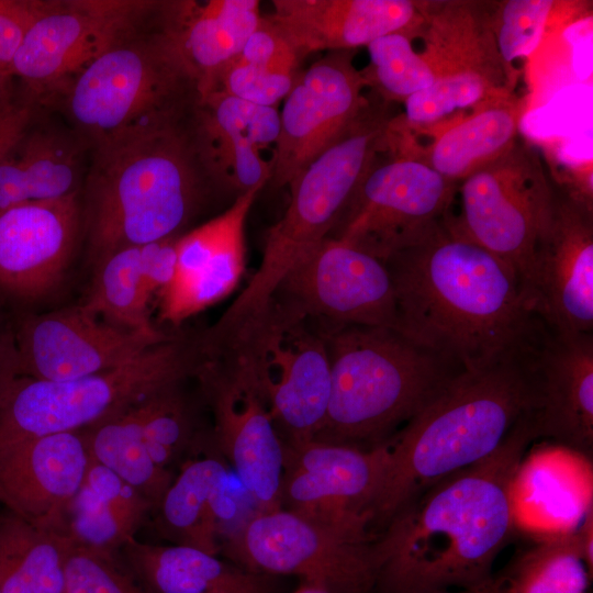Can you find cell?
I'll return each instance as SVG.
<instances>
[{
    "label": "cell",
    "mask_w": 593,
    "mask_h": 593,
    "mask_svg": "<svg viewBox=\"0 0 593 593\" xmlns=\"http://www.w3.org/2000/svg\"><path fill=\"white\" fill-rule=\"evenodd\" d=\"M160 1L52 0L10 67L22 91L48 105L85 68L155 15Z\"/></svg>",
    "instance_id": "12"
},
{
    "label": "cell",
    "mask_w": 593,
    "mask_h": 593,
    "mask_svg": "<svg viewBox=\"0 0 593 593\" xmlns=\"http://www.w3.org/2000/svg\"><path fill=\"white\" fill-rule=\"evenodd\" d=\"M152 20L85 68L49 104L91 147L188 121L200 102L198 81L165 25Z\"/></svg>",
    "instance_id": "7"
},
{
    "label": "cell",
    "mask_w": 593,
    "mask_h": 593,
    "mask_svg": "<svg viewBox=\"0 0 593 593\" xmlns=\"http://www.w3.org/2000/svg\"><path fill=\"white\" fill-rule=\"evenodd\" d=\"M271 302L325 335L349 326L396 325L394 286L385 261L331 236L292 266Z\"/></svg>",
    "instance_id": "14"
},
{
    "label": "cell",
    "mask_w": 593,
    "mask_h": 593,
    "mask_svg": "<svg viewBox=\"0 0 593 593\" xmlns=\"http://www.w3.org/2000/svg\"><path fill=\"white\" fill-rule=\"evenodd\" d=\"M457 189L425 163L387 153L358 184L328 236L385 261L451 212Z\"/></svg>",
    "instance_id": "13"
},
{
    "label": "cell",
    "mask_w": 593,
    "mask_h": 593,
    "mask_svg": "<svg viewBox=\"0 0 593 593\" xmlns=\"http://www.w3.org/2000/svg\"><path fill=\"white\" fill-rule=\"evenodd\" d=\"M91 146L38 114L0 161V212L81 192Z\"/></svg>",
    "instance_id": "26"
},
{
    "label": "cell",
    "mask_w": 593,
    "mask_h": 593,
    "mask_svg": "<svg viewBox=\"0 0 593 593\" xmlns=\"http://www.w3.org/2000/svg\"><path fill=\"white\" fill-rule=\"evenodd\" d=\"M593 564L579 532L547 536L495 578L499 593H586Z\"/></svg>",
    "instance_id": "32"
},
{
    "label": "cell",
    "mask_w": 593,
    "mask_h": 593,
    "mask_svg": "<svg viewBox=\"0 0 593 593\" xmlns=\"http://www.w3.org/2000/svg\"><path fill=\"white\" fill-rule=\"evenodd\" d=\"M65 573L66 593H149L119 566L115 555L91 550L71 540Z\"/></svg>",
    "instance_id": "38"
},
{
    "label": "cell",
    "mask_w": 593,
    "mask_h": 593,
    "mask_svg": "<svg viewBox=\"0 0 593 593\" xmlns=\"http://www.w3.org/2000/svg\"><path fill=\"white\" fill-rule=\"evenodd\" d=\"M450 213L385 264L394 286L395 329L455 368L472 371L528 347L544 323L515 270L463 235Z\"/></svg>",
    "instance_id": "1"
},
{
    "label": "cell",
    "mask_w": 593,
    "mask_h": 593,
    "mask_svg": "<svg viewBox=\"0 0 593 593\" xmlns=\"http://www.w3.org/2000/svg\"><path fill=\"white\" fill-rule=\"evenodd\" d=\"M331 393L313 439L365 449L389 441L461 370L381 326L326 334Z\"/></svg>",
    "instance_id": "6"
},
{
    "label": "cell",
    "mask_w": 593,
    "mask_h": 593,
    "mask_svg": "<svg viewBox=\"0 0 593 593\" xmlns=\"http://www.w3.org/2000/svg\"><path fill=\"white\" fill-rule=\"evenodd\" d=\"M192 118L91 147L81 190L91 267L120 248L182 235L223 194L200 158Z\"/></svg>",
    "instance_id": "3"
},
{
    "label": "cell",
    "mask_w": 593,
    "mask_h": 593,
    "mask_svg": "<svg viewBox=\"0 0 593 593\" xmlns=\"http://www.w3.org/2000/svg\"><path fill=\"white\" fill-rule=\"evenodd\" d=\"M231 553L246 571L296 575L329 593H370L378 584L368 527L321 523L282 507L257 512Z\"/></svg>",
    "instance_id": "11"
},
{
    "label": "cell",
    "mask_w": 593,
    "mask_h": 593,
    "mask_svg": "<svg viewBox=\"0 0 593 593\" xmlns=\"http://www.w3.org/2000/svg\"><path fill=\"white\" fill-rule=\"evenodd\" d=\"M292 593H329V592L320 585L302 581L300 586L296 590H294Z\"/></svg>",
    "instance_id": "47"
},
{
    "label": "cell",
    "mask_w": 593,
    "mask_h": 593,
    "mask_svg": "<svg viewBox=\"0 0 593 593\" xmlns=\"http://www.w3.org/2000/svg\"><path fill=\"white\" fill-rule=\"evenodd\" d=\"M52 0H0V75L10 78V67L33 24Z\"/></svg>",
    "instance_id": "41"
},
{
    "label": "cell",
    "mask_w": 593,
    "mask_h": 593,
    "mask_svg": "<svg viewBox=\"0 0 593 593\" xmlns=\"http://www.w3.org/2000/svg\"><path fill=\"white\" fill-rule=\"evenodd\" d=\"M227 481L222 460L204 457L183 465L164 494L158 528L178 545L216 555L219 504Z\"/></svg>",
    "instance_id": "29"
},
{
    "label": "cell",
    "mask_w": 593,
    "mask_h": 593,
    "mask_svg": "<svg viewBox=\"0 0 593 593\" xmlns=\"http://www.w3.org/2000/svg\"><path fill=\"white\" fill-rule=\"evenodd\" d=\"M259 575L238 569L230 579L209 593H261Z\"/></svg>",
    "instance_id": "44"
},
{
    "label": "cell",
    "mask_w": 593,
    "mask_h": 593,
    "mask_svg": "<svg viewBox=\"0 0 593 593\" xmlns=\"http://www.w3.org/2000/svg\"><path fill=\"white\" fill-rule=\"evenodd\" d=\"M556 5L553 0L492 1V34L512 92L518 77L516 61L537 48Z\"/></svg>",
    "instance_id": "37"
},
{
    "label": "cell",
    "mask_w": 593,
    "mask_h": 593,
    "mask_svg": "<svg viewBox=\"0 0 593 593\" xmlns=\"http://www.w3.org/2000/svg\"><path fill=\"white\" fill-rule=\"evenodd\" d=\"M93 276L83 303L108 324L153 336L165 334L149 317L150 299L141 280V246L114 250L93 267Z\"/></svg>",
    "instance_id": "34"
},
{
    "label": "cell",
    "mask_w": 593,
    "mask_h": 593,
    "mask_svg": "<svg viewBox=\"0 0 593 593\" xmlns=\"http://www.w3.org/2000/svg\"><path fill=\"white\" fill-rule=\"evenodd\" d=\"M182 384L161 388L131 405L150 458L165 469L189 447L194 435V413Z\"/></svg>",
    "instance_id": "35"
},
{
    "label": "cell",
    "mask_w": 593,
    "mask_h": 593,
    "mask_svg": "<svg viewBox=\"0 0 593 593\" xmlns=\"http://www.w3.org/2000/svg\"><path fill=\"white\" fill-rule=\"evenodd\" d=\"M450 213L468 238L506 261L525 289L534 253L553 213L555 186L537 150L517 139L459 184Z\"/></svg>",
    "instance_id": "10"
},
{
    "label": "cell",
    "mask_w": 593,
    "mask_h": 593,
    "mask_svg": "<svg viewBox=\"0 0 593 593\" xmlns=\"http://www.w3.org/2000/svg\"><path fill=\"white\" fill-rule=\"evenodd\" d=\"M262 189L238 195L221 214L178 237L174 278L157 294L163 321L178 324L233 292L245 271V222Z\"/></svg>",
    "instance_id": "21"
},
{
    "label": "cell",
    "mask_w": 593,
    "mask_h": 593,
    "mask_svg": "<svg viewBox=\"0 0 593 593\" xmlns=\"http://www.w3.org/2000/svg\"><path fill=\"white\" fill-rule=\"evenodd\" d=\"M300 74L272 71L234 59L221 74L214 92L258 105L277 107L289 94Z\"/></svg>",
    "instance_id": "39"
},
{
    "label": "cell",
    "mask_w": 593,
    "mask_h": 593,
    "mask_svg": "<svg viewBox=\"0 0 593 593\" xmlns=\"http://www.w3.org/2000/svg\"><path fill=\"white\" fill-rule=\"evenodd\" d=\"M389 459V441L370 449L317 439L283 443L281 507L321 523L370 527L367 512Z\"/></svg>",
    "instance_id": "16"
},
{
    "label": "cell",
    "mask_w": 593,
    "mask_h": 593,
    "mask_svg": "<svg viewBox=\"0 0 593 593\" xmlns=\"http://www.w3.org/2000/svg\"><path fill=\"white\" fill-rule=\"evenodd\" d=\"M171 335L118 328L85 303L75 304L23 320L13 339L12 371L38 380L82 378L116 368Z\"/></svg>",
    "instance_id": "18"
},
{
    "label": "cell",
    "mask_w": 593,
    "mask_h": 593,
    "mask_svg": "<svg viewBox=\"0 0 593 593\" xmlns=\"http://www.w3.org/2000/svg\"><path fill=\"white\" fill-rule=\"evenodd\" d=\"M392 105L369 91L348 130L289 183L290 201L269 230L260 266L244 290L206 331L219 348L238 343L264 316L292 266L327 237L353 193L389 152Z\"/></svg>",
    "instance_id": "5"
},
{
    "label": "cell",
    "mask_w": 593,
    "mask_h": 593,
    "mask_svg": "<svg viewBox=\"0 0 593 593\" xmlns=\"http://www.w3.org/2000/svg\"><path fill=\"white\" fill-rule=\"evenodd\" d=\"M64 534L0 511V593H66Z\"/></svg>",
    "instance_id": "30"
},
{
    "label": "cell",
    "mask_w": 593,
    "mask_h": 593,
    "mask_svg": "<svg viewBox=\"0 0 593 593\" xmlns=\"http://www.w3.org/2000/svg\"><path fill=\"white\" fill-rule=\"evenodd\" d=\"M266 14L304 59L325 51H350L393 33L415 38L424 1L273 0Z\"/></svg>",
    "instance_id": "25"
},
{
    "label": "cell",
    "mask_w": 593,
    "mask_h": 593,
    "mask_svg": "<svg viewBox=\"0 0 593 593\" xmlns=\"http://www.w3.org/2000/svg\"><path fill=\"white\" fill-rule=\"evenodd\" d=\"M11 79L0 87V161L21 138L40 109L23 91H13Z\"/></svg>",
    "instance_id": "42"
},
{
    "label": "cell",
    "mask_w": 593,
    "mask_h": 593,
    "mask_svg": "<svg viewBox=\"0 0 593 593\" xmlns=\"http://www.w3.org/2000/svg\"><path fill=\"white\" fill-rule=\"evenodd\" d=\"M550 224L534 253L525 291L550 329L593 333V204L555 187Z\"/></svg>",
    "instance_id": "19"
},
{
    "label": "cell",
    "mask_w": 593,
    "mask_h": 593,
    "mask_svg": "<svg viewBox=\"0 0 593 593\" xmlns=\"http://www.w3.org/2000/svg\"><path fill=\"white\" fill-rule=\"evenodd\" d=\"M369 64L360 69L367 88L382 101L404 103L411 96L427 89L435 80L432 67L413 37L393 33L367 45Z\"/></svg>",
    "instance_id": "36"
},
{
    "label": "cell",
    "mask_w": 593,
    "mask_h": 593,
    "mask_svg": "<svg viewBox=\"0 0 593 593\" xmlns=\"http://www.w3.org/2000/svg\"><path fill=\"white\" fill-rule=\"evenodd\" d=\"M522 113L514 93L494 98L433 133L422 149L396 154L416 158L459 184L518 139Z\"/></svg>",
    "instance_id": "28"
},
{
    "label": "cell",
    "mask_w": 593,
    "mask_h": 593,
    "mask_svg": "<svg viewBox=\"0 0 593 593\" xmlns=\"http://www.w3.org/2000/svg\"><path fill=\"white\" fill-rule=\"evenodd\" d=\"M89 455L80 432L31 439L0 452V504L30 524L64 534Z\"/></svg>",
    "instance_id": "23"
},
{
    "label": "cell",
    "mask_w": 593,
    "mask_h": 593,
    "mask_svg": "<svg viewBox=\"0 0 593 593\" xmlns=\"http://www.w3.org/2000/svg\"><path fill=\"white\" fill-rule=\"evenodd\" d=\"M81 433L90 459L113 471L157 508L175 477L150 458L131 406Z\"/></svg>",
    "instance_id": "33"
},
{
    "label": "cell",
    "mask_w": 593,
    "mask_h": 593,
    "mask_svg": "<svg viewBox=\"0 0 593 593\" xmlns=\"http://www.w3.org/2000/svg\"><path fill=\"white\" fill-rule=\"evenodd\" d=\"M200 158L224 195H238L266 186L271 163L261 149L276 145L280 132L277 107L254 104L224 92L200 100L192 118Z\"/></svg>",
    "instance_id": "24"
},
{
    "label": "cell",
    "mask_w": 593,
    "mask_h": 593,
    "mask_svg": "<svg viewBox=\"0 0 593 593\" xmlns=\"http://www.w3.org/2000/svg\"><path fill=\"white\" fill-rule=\"evenodd\" d=\"M535 342L456 374L389 440V466L367 512L370 526L388 524L436 482L492 455L533 412Z\"/></svg>",
    "instance_id": "4"
},
{
    "label": "cell",
    "mask_w": 593,
    "mask_h": 593,
    "mask_svg": "<svg viewBox=\"0 0 593 593\" xmlns=\"http://www.w3.org/2000/svg\"><path fill=\"white\" fill-rule=\"evenodd\" d=\"M13 339L0 332V377L13 365Z\"/></svg>",
    "instance_id": "45"
},
{
    "label": "cell",
    "mask_w": 593,
    "mask_h": 593,
    "mask_svg": "<svg viewBox=\"0 0 593 593\" xmlns=\"http://www.w3.org/2000/svg\"><path fill=\"white\" fill-rule=\"evenodd\" d=\"M161 15L198 81L200 100L214 92L224 69L258 26V0L163 1Z\"/></svg>",
    "instance_id": "27"
},
{
    "label": "cell",
    "mask_w": 593,
    "mask_h": 593,
    "mask_svg": "<svg viewBox=\"0 0 593 593\" xmlns=\"http://www.w3.org/2000/svg\"><path fill=\"white\" fill-rule=\"evenodd\" d=\"M195 379L212 411L217 445L255 500L257 512L280 508L283 441L266 402L227 359L205 357Z\"/></svg>",
    "instance_id": "17"
},
{
    "label": "cell",
    "mask_w": 593,
    "mask_h": 593,
    "mask_svg": "<svg viewBox=\"0 0 593 593\" xmlns=\"http://www.w3.org/2000/svg\"><path fill=\"white\" fill-rule=\"evenodd\" d=\"M537 439L532 414L489 457L407 502L376 541L378 583L390 593L479 586L511 537L514 483Z\"/></svg>",
    "instance_id": "2"
},
{
    "label": "cell",
    "mask_w": 593,
    "mask_h": 593,
    "mask_svg": "<svg viewBox=\"0 0 593 593\" xmlns=\"http://www.w3.org/2000/svg\"><path fill=\"white\" fill-rule=\"evenodd\" d=\"M121 549L132 577L149 593H209L238 570L186 545H149L134 537Z\"/></svg>",
    "instance_id": "31"
},
{
    "label": "cell",
    "mask_w": 593,
    "mask_h": 593,
    "mask_svg": "<svg viewBox=\"0 0 593 593\" xmlns=\"http://www.w3.org/2000/svg\"><path fill=\"white\" fill-rule=\"evenodd\" d=\"M537 438L579 454L593 448V333H564L544 324L533 348Z\"/></svg>",
    "instance_id": "22"
},
{
    "label": "cell",
    "mask_w": 593,
    "mask_h": 593,
    "mask_svg": "<svg viewBox=\"0 0 593 593\" xmlns=\"http://www.w3.org/2000/svg\"><path fill=\"white\" fill-rule=\"evenodd\" d=\"M179 236L139 245L141 280L146 295L152 300L174 278L177 265Z\"/></svg>",
    "instance_id": "43"
},
{
    "label": "cell",
    "mask_w": 593,
    "mask_h": 593,
    "mask_svg": "<svg viewBox=\"0 0 593 593\" xmlns=\"http://www.w3.org/2000/svg\"><path fill=\"white\" fill-rule=\"evenodd\" d=\"M356 49L327 52L302 70L280 110L271 176L275 189L289 186L334 144L368 101L366 81L354 65Z\"/></svg>",
    "instance_id": "15"
},
{
    "label": "cell",
    "mask_w": 593,
    "mask_h": 593,
    "mask_svg": "<svg viewBox=\"0 0 593 593\" xmlns=\"http://www.w3.org/2000/svg\"><path fill=\"white\" fill-rule=\"evenodd\" d=\"M242 63L272 71L298 75L304 60L280 30L261 15L237 58Z\"/></svg>",
    "instance_id": "40"
},
{
    "label": "cell",
    "mask_w": 593,
    "mask_h": 593,
    "mask_svg": "<svg viewBox=\"0 0 593 593\" xmlns=\"http://www.w3.org/2000/svg\"><path fill=\"white\" fill-rule=\"evenodd\" d=\"M8 79L10 78H4L0 75V87L3 85V82H5Z\"/></svg>",
    "instance_id": "48"
},
{
    "label": "cell",
    "mask_w": 593,
    "mask_h": 593,
    "mask_svg": "<svg viewBox=\"0 0 593 593\" xmlns=\"http://www.w3.org/2000/svg\"><path fill=\"white\" fill-rule=\"evenodd\" d=\"M205 360L198 336L171 335L132 360L70 380L0 377V452L24 441L80 432L146 395L195 378Z\"/></svg>",
    "instance_id": "8"
},
{
    "label": "cell",
    "mask_w": 593,
    "mask_h": 593,
    "mask_svg": "<svg viewBox=\"0 0 593 593\" xmlns=\"http://www.w3.org/2000/svg\"><path fill=\"white\" fill-rule=\"evenodd\" d=\"M82 233L81 192L0 212V292L46 296L64 279Z\"/></svg>",
    "instance_id": "20"
},
{
    "label": "cell",
    "mask_w": 593,
    "mask_h": 593,
    "mask_svg": "<svg viewBox=\"0 0 593 593\" xmlns=\"http://www.w3.org/2000/svg\"><path fill=\"white\" fill-rule=\"evenodd\" d=\"M419 593H499L497 582L495 578L490 579L485 583L471 588V589H460V590H438V591H428Z\"/></svg>",
    "instance_id": "46"
},
{
    "label": "cell",
    "mask_w": 593,
    "mask_h": 593,
    "mask_svg": "<svg viewBox=\"0 0 593 593\" xmlns=\"http://www.w3.org/2000/svg\"><path fill=\"white\" fill-rule=\"evenodd\" d=\"M216 358L245 373L288 441L315 437L331 393L326 335L316 325L271 302L246 337Z\"/></svg>",
    "instance_id": "9"
}]
</instances>
